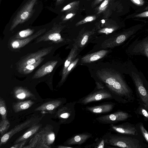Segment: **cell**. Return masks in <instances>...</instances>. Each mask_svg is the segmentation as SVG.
<instances>
[{
	"label": "cell",
	"mask_w": 148,
	"mask_h": 148,
	"mask_svg": "<svg viewBox=\"0 0 148 148\" xmlns=\"http://www.w3.org/2000/svg\"><path fill=\"white\" fill-rule=\"evenodd\" d=\"M89 145L91 148H104L112 147L108 145L106 143V140L103 136L98 138L92 144Z\"/></svg>",
	"instance_id": "83f0119b"
},
{
	"label": "cell",
	"mask_w": 148,
	"mask_h": 148,
	"mask_svg": "<svg viewBox=\"0 0 148 148\" xmlns=\"http://www.w3.org/2000/svg\"><path fill=\"white\" fill-rule=\"evenodd\" d=\"M10 123L7 119L2 120L0 123V132L1 135L6 133L10 126Z\"/></svg>",
	"instance_id": "4dcf8cb0"
},
{
	"label": "cell",
	"mask_w": 148,
	"mask_h": 148,
	"mask_svg": "<svg viewBox=\"0 0 148 148\" xmlns=\"http://www.w3.org/2000/svg\"><path fill=\"white\" fill-rule=\"evenodd\" d=\"M92 33V32H89L85 33L84 35L80 42L81 46H83L85 45L88 40L90 35Z\"/></svg>",
	"instance_id": "8d00e7d4"
},
{
	"label": "cell",
	"mask_w": 148,
	"mask_h": 148,
	"mask_svg": "<svg viewBox=\"0 0 148 148\" xmlns=\"http://www.w3.org/2000/svg\"><path fill=\"white\" fill-rule=\"evenodd\" d=\"M53 48V47H51L44 48L29 55L22 59L18 64V69L26 65L35 63L40 58L49 53Z\"/></svg>",
	"instance_id": "9c48e42d"
},
{
	"label": "cell",
	"mask_w": 148,
	"mask_h": 148,
	"mask_svg": "<svg viewBox=\"0 0 148 148\" xmlns=\"http://www.w3.org/2000/svg\"></svg>",
	"instance_id": "f6af8a7d"
},
{
	"label": "cell",
	"mask_w": 148,
	"mask_h": 148,
	"mask_svg": "<svg viewBox=\"0 0 148 148\" xmlns=\"http://www.w3.org/2000/svg\"><path fill=\"white\" fill-rule=\"evenodd\" d=\"M42 126L41 124L38 123L34 125L29 128L20 137L18 138L14 143V144L26 140L36 133Z\"/></svg>",
	"instance_id": "44dd1931"
},
{
	"label": "cell",
	"mask_w": 148,
	"mask_h": 148,
	"mask_svg": "<svg viewBox=\"0 0 148 148\" xmlns=\"http://www.w3.org/2000/svg\"><path fill=\"white\" fill-rule=\"evenodd\" d=\"M64 0H56L58 3H60L63 1Z\"/></svg>",
	"instance_id": "ee69618b"
},
{
	"label": "cell",
	"mask_w": 148,
	"mask_h": 148,
	"mask_svg": "<svg viewBox=\"0 0 148 148\" xmlns=\"http://www.w3.org/2000/svg\"><path fill=\"white\" fill-rule=\"evenodd\" d=\"M26 142V140H25L21 142V143H17L13 147H11V148H23V146L25 144Z\"/></svg>",
	"instance_id": "ab89813d"
},
{
	"label": "cell",
	"mask_w": 148,
	"mask_h": 148,
	"mask_svg": "<svg viewBox=\"0 0 148 148\" xmlns=\"http://www.w3.org/2000/svg\"><path fill=\"white\" fill-rule=\"evenodd\" d=\"M106 99H114L110 92L105 89H103L93 91L77 101V103L85 105L92 102Z\"/></svg>",
	"instance_id": "8992f818"
},
{
	"label": "cell",
	"mask_w": 148,
	"mask_h": 148,
	"mask_svg": "<svg viewBox=\"0 0 148 148\" xmlns=\"http://www.w3.org/2000/svg\"><path fill=\"white\" fill-rule=\"evenodd\" d=\"M132 116L125 112L119 110L111 114L99 116L96 118V120L99 123L110 125L126 121Z\"/></svg>",
	"instance_id": "52a82bcc"
},
{
	"label": "cell",
	"mask_w": 148,
	"mask_h": 148,
	"mask_svg": "<svg viewBox=\"0 0 148 148\" xmlns=\"http://www.w3.org/2000/svg\"><path fill=\"white\" fill-rule=\"evenodd\" d=\"M14 96L19 99L34 98V95L27 89L21 86L16 87L13 90Z\"/></svg>",
	"instance_id": "ac0fdd59"
},
{
	"label": "cell",
	"mask_w": 148,
	"mask_h": 148,
	"mask_svg": "<svg viewBox=\"0 0 148 148\" xmlns=\"http://www.w3.org/2000/svg\"><path fill=\"white\" fill-rule=\"evenodd\" d=\"M97 75L105 89L111 94L116 101L124 104L134 101L132 90L118 73L101 70L97 71Z\"/></svg>",
	"instance_id": "6da1fadb"
},
{
	"label": "cell",
	"mask_w": 148,
	"mask_h": 148,
	"mask_svg": "<svg viewBox=\"0 0 148 148\" xmlns=\"http://www.w3.org/2000/svg\"><path fill=\"white\" fill-rule=\"evenodd\" d=\"M96 18V16L95 15L88 16L77 23L75 24V25L77 26L88 22L94 21L95 20Z\"/></svg>",
	"instance_id": "e575fe53"
},
{
	"label": "cell",
	"mask_w": 148,
	"mask_h": 148,
	"mask_svg": "<svg viewBox=\"0 0 148 148\" xmlns=\"http://www.w3.org/2000/svg\"><path fill=\"white\" fill-rule=\"evenodd\" d=\"M66 101L65 98H60L45 102L36 108L35 111H40L54 113L60 107L65 104Z\"/></svg>",
	"instance_id": "4fadbf2b"
},
{
	"label": "cell",
	"mask_w": 148,
	"mask_h": 148,
	"mask_svg": "<svg viewBox=\"0 0 148 148\" xmlns=\"http://www.w3.org/2000/svg\"><path fill=\"white\" fill-rule=\"evenodd\" d=\"M96 88L98 90L105 89L104 86L100 82L96 81Z\"/></svg>",
	"instance_id": "b9f144b4"
},
{
	"label": "cell",
	"mask_w": 148,
	"mask_h": 148,
	"mask_svg": "<svg viewBox=\"0 0 148 148\" xmlns=\"http://www.w3.org/2000/svg\"><path fill=\"white\" fill-rule=\"evenodd\" d=\"M131 1L135 4L139 5L141 6L143 5L144 1L143 0H130Z\"/></svg>",
	"instance_id": "f35d334b"
},
{
	"label": "cell",
	"mask_w": 148,
	"mask_h": 148,
	"mask_svg": "<svg viewBox=\"0 0 148 148\" xmlns=\"http://www.w3.org/2000/svg\"><path fill=\"white\" fill-rule=\"evenodd\" d=\"M46 29H40L34 34L27 37L22 39H14L10 42V45L15 49L21 48L26 45L34 39L37 38L46 31Z\"/></svg>",
	"instance_id": "2e32d148"
},
{
	"label": "cell",
	"mask_w": 148,
	"mask_h": 148,
	"mask_svg": "<svg viewBox=\"0 0 148 148\" xmlns=\"http://www.w3.org/2000/svg\"><path fill=\"white\" fill-rule=\"evenodd\" d=\"M63 19V21H66L69 20L74 17L76 14V12H71L68 13Z\"/></svg>",
	"instance_id": "74e56055"
},
{
	"label": "cell",
	"mask_w": 148,
	"mask_h": 148,
	"mask_svg": "<svg viewBox=\"0 0 148 148\" xmlns=\"http://www.w3.org/2000/svg\"><path fill=\"white\" fill-rule=\"evenodd\" d=\"M108 51L101 50L93 53L87 54L81 58L82 63H89L101 59L106 56Z\"/></svg>",
	"instance_id": "d6986e66"
},
{
	"label": "cell",
	"mask_w": 148,
	"mask_h": 148,
	"mask_svg": "<svg viewBox=\"0 0 148 148\" xmlns=\"http://www.w3.org/2000/svg\"><path fill=\"white\" fill-rule=\"evenodd\" d=\"M34 32V30L31 29L21 31L15 36L14 39H22L26 38L32 34Z\"/></svg>",
	"instance_id": "f1b7e54d"
},
{
	"label": "cell",
	"mask_w": 148,
	"mask_h": 148,
	"mask_svg": "<svg viewBox=\"0 0 148 148\" xmlns=\"http://www.w3.org/2000/svg\"><path fill=\"white\" fill-rule=\"evenodd\" d=\"M111 0H104L101 4L96 9L97 14H99L103 12L108 8Z\"/></svg>",
	"instance_id": "d6a6232c"
},
{
	"label": "cell",
	"mask_w": 148,
	"mask_h": 148,
	"mask_svg": "<svg viewBox=\"0 0 148 148\" xmlns=\"http://www.w3.org/2000/svg\"><path fill=\"white\" fill-rule=\"evenodd\" d=\"M41 117H32L26 120L23 123L16 126L8 132L3 135L1 138L0 146L5 143L8 140L17 133L28 127L38 123Z\"/></svg>",
	"instance_id": "ba28073f"
},
{
	"label": "cell",
	"mask_w": 148,
	"mask_h": 148,
	"mask_svg": "<svg viewBox=\"0 0 148 148\" xmlns=\"http://www.w3.org/2000/svg\"><path fill=\"white\" fill-rule=\"evenodd\" d=\"M109 130L116 133L125 135L138 136L140 134L136 125L128 122L118 125H110Z\"/></svg>",
	"instance_id": "30bf717a"
},
{
	"label": "cell",
	"mask_w": 148,
	"mask_h": 148,
	"mask_svg": "<svg viewBox=\"0 0 148 148\" xmlns=\"http://www.w3.org/2000/svg\"><path fill=\"white\" fill-rule=\"evenodd\" d=\"M77 101L68 103L58 108L54 113L55 118L58 119L60 124H67L72 122L75 116V106Z\"/></svg>",
	"instance_id": "277c9868"
},
{
	"label": "cell",
	"mask_w": 148,
	"mask_h": 148,
	"mask_svg": "<svg viewBox=\"0 0 148 148\" xmlns=\"http://www.w3.org/2000/svg\"><path fill=\"white\" fill-rule=\"evenodd\" d=\"M58 62L57 61L51 60L46 63L37 70L32 79L40 78L51 72Z\"/></svg>",
	"instance_id": "e0dca14e"
},
{
	"label": "cell",
	"mask_w": 148,
	"mask_h": 148,
	"mask_svg": "<svg viewBox=\"0 0 148 148\" xmlns=\"http://www.w3.org/2000/svg\"><path fill=\"white\" fill-rule=\"evenodd\" d=\"M34 103V101L31 100L18 101L13 103L12 108L14 112L17 113L28 109Z\"/></svg>",
	"instance_id": "7402d4cb"
},
{
	"label": "cell",
	"mask_w": 148,
	"mask_h": 148,
	"mask_svg": "<svg viewBox=\"0 0 148 148\" xmlns=\"http://www.w3.org/2000/svg\"><path fill=\"white\" fill-rule=\"evenodd\" d=\"M36 1V0H30L23 6L13 20L10 30H12L18 24L24 22L29 18L32 13Z\"/></svg>",
	"instance_id": "5b68a950"
},
{
	"label": "cell",
	"mask_w": 148,
	"mask_h": 148,
	"mask_svg": "<svg viewBox=\"0 0 148 148\" xmlns=\"http://www.w3.org/2000/svg\"><path fill=\"white\" fill-rule=\"evenodd\" d=\"M79 60L77 58L73 60L67 68L64 75L62 76L61 79L59 83L60 86L65 81L67 76L70 72L75 67Z\"/></svg>",
	"instance_id": "4316f807"
},
{
	"label": "cell",
	"mask_w": 148,
	"mask_h": 148,
	"mask_svg": "<svg viewBox=\"0 0 148 148\" xmlns=\"http://www.w3.org/2000/svg\"><path fill=\"white\" fill-rule=\"evenodd\" d=\"M116 28V27H108L101 29L99 30L98 32L99 33L108 34L113 32Z\"/></svg>",
	"instance_id": "d590c367"
},
{
	"label": "cell",
	"mask_w": 148,
	"mask_h": 148,
	"mask_svg": "<svg viewBox=\"0 0 148 148\" xmlns=\"http://www.w3.org/2000/svg\"><path fill=\"white\" fill-rule=\"evenodd\" d=\"M128 50L130 54L143 55L148 59V36L133 42L129 47Z\"/></svg>",
	"instance_id": "8fae6325"
},
{
	"label": "cell",
	"mask_w": 148,
	"mask_h": 148,
	"mask_svg": "<svg viewBox=\"0 0 148 148\" xmlns=\"http://www.w3.org/2000/svg\"><path fill=\"white\" fill-rule=\"evenodd\" d=\"M103 136L106 144L109 146L126 148H144L148 147L139 135L134 136L119 133L112 134L109 132Z\"/></svg>",
	"instance_id": "7a4b0ae2"
},
{
	"label": "cell",
	"mask_w": 148,
	"mask_h": 148,
	"mask_svg": "<svg viewBox=\"0 0 148 148\" xmlns=\"http://www.w3.org/2000/svg\"><path fill=\"white\" fill-rule=\"evenodd\" d=\"M136 112L137 114L143 116L145 121H148V111L143 107L139 105Z\"/></svg>",
	"instance_id": "836d02e7"
},
{
	"label": "cell",
	"mask_w": 148,
	"mask_h": 148,
	"mask_svg": "<svg viewBox=\"0 0 148 148\" xmlns=\"http://www.w3.org/2000/svg\"><path fill=\"white\" fill-rule=\"evenodd\" d=\"M79 3V1L72 2L64 6L61 10V11L65 12L66 13L76 12L78 8Z\"/></svg>",
	"instance_id": "484cf974"
},
{
	"label": "cell",
	"mask_w": 148,
	"mask_h": 148,
	"mask_svg": "<svg viewBox=\"0 0 148 148\" xmlns=\"http://www.w3.org/2000/svg\"><path fill=\"white\" fill-rule=\"evenodd\" d=\"M136 17H148V11L138 14L135 16Z\"/></svg>",
	"instance_id": "60d3db41"
},
{
	"label": "cell",
	"mask_w": 148,
	"mask_h": 148,
	"mask_svg": "<svg viewBox=\"0 0 148 148\" xmlns=\"http://www.w3.org/2000/svg\"><path fill=\"white\" fill-rule=\"evenodd\" d=\"M92 134L88 132H83L75 134L68 139L64 143L65 145L72 146L80 145L86 142L91 138Z\"/></svg>",
	"instance_id": "9a60e30c"
},
{
	"label": "cell",
	"mask_w": 148,
	"mask_h": 148,
	"mask_svg": "<svg viewBox=\"0 0 148 148\" xmlns=\"http://www.w3.org/2000/svg\"><path fill=\"white\" fill-rule=\"evenodd\" d=\"M115 104L111 102H105L100 105L86 106L85 110L95 114H102L111 112L115 107Z\"/></svg>",
	"instance_id": "5bb4252c"
},
{
	"label": "cell",
	"mask_w": 148,
	"mask_h": 148,
	"mask_svg": "<svg viewBox=\"0 0 148 148\" xmlns=\"http://www.w3.org/2000/svg\"><path fill=\"white\" fill-rule=\"evenodd\" d=\"M78 49V48L77 46L75 45L73 46L70 51L69 55L64 62L62 72V76L64 75L67 68L74 60L77 56Z\"/></svg>",
	"instance_id": "603a6c76"
},
{
	"label": "cell",
	"mask_w": 148,
	"mask_h": 148,
	"mask_svg": "<svg viewBox=\"0 0 148 148\" xmlns=\"http://www.w3.org/2000/svg\"><path fill=\"white\" fill-rule=\"evenodd\" d=\"M136 125L139 132L148 143V132L145 128L143 123L142 122H140Z\"/></svg>",
	"instance_id": "1f68e13d"
},
{
	"label": "cell",
	"mask_w": 148,
	"mask_h": 148,
	"mask_svg": "<svg viewBox=\"0 0 148 148\" xmlns=\"http://www.w3.org/2000/svg\"><path fill=\"white\" fill-rule=\"evenodd\" d=\"M131 77L135 85L139 103L148 111V86L137 73L132 72Z\"/></svg>",
	"instance_id": "3957f363"
},
{
	"label": "cell",
	"mask_w": 148,
	"mask_h": 148,
	"mask_svg": "<svg viewBox=\"0 0 148 148\" xmlns=\"http://www.w3.org/2000/svg\"><path fill=\"white\" fill-rule=\"evenodd\" d=\"M40 132L42 142L48 146L52 144L55 140V136L54 133L51 130L46 128Z\"/></svg>",
	"instance_id": "ffe728a7"
},
{
	"label": "cell",
	"mask_w": 148,
	"mask_h": 148,
	"mask_svg": "<svg viewBox=\"0 0 148 148\" xmlns=\"http://www.w3.org/2000/svg\"><path fill=\"white\" fill-rule=\"evenodd\" d=\"M0 113L2 119H7V110L5 100L1 97L0 98Z\"/></svg>",
	"instance_id": "f546056e"
},
{
	"label": "cell",
	"mask_w": 148,
	"mask_h": 148,
	"mask_svg": "<svg viewBox=\"0 0 148 148\" xmlns=\"http://www.w3.org/2000/svg\"><path fill=\"white\" fill-rule=\"evenodd\" d=\"M134 33V31L129 30L118 35L114 38L113 41L114 46L119 45L123 43L129 38Z\"/></svg>",
	"instance_id": "cb8c5ba5"
},
{
	"label": "cell",
	"mask_w": 148,
	"mask_h": 148,
	"mask_svg": "<svg viewBox=\"0 0 148 148\" xmlns=\"http://www.w3.org/2000/svg\"><path fill=\"white\" fill-rule=\"evenodd\" d=\"M104 0H95L93 4V6H95Z\"/></svg>",
	"instance_id": "7bdbcfd3"
},
{
	"label": "cell",
	"mask_w": 148,
	"mask_h": 148,
	"mask_svg": "<svg viewBox=\"0 0 148 148\" xmlns=\"http://www.w3.org/2000/svg\"><path fill=\"white\" fill-rule=\"evenodd\" d=\"M62 28V27L58 25H54L45 34L38 38L36 43L47 41H51L55 43L62 42L64 39L61 37L60 34Z\"/></svg>",
	"instance_id": "7c38bea8"
},
{
	"label": "cell",
	"mask_w": 148,
	"mask_h": 148,
	"mask_svg": "<svg viewBox=\"0 0 148 148\" xmlns=\"http://www.w3.org/2000/svg\"><path fill=\"white\" fill-rule=\"evenodd\" d=\"M44 58H41L37 61L32 64L28 65L18 70V72L23 74H27L32 72L42 63Z\"/></svg>",
	"instance_id": "d4e9b609"
}]
</instances>
